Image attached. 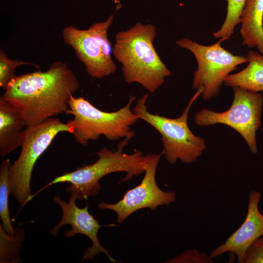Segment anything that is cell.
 Here are the masks:
<instances>
[{
    "label": "cell",
    "instance_id": "cell-16",
    "mask_svg": "<svg viewBox=\"0 0 263 263\" xmlns=\"http://www.w3.org/2000/svg\"><path fill=\"white\" fill-rule=\"evenodd\" d=\"M11 165L9 159H3L0 169V216L2 226L9 235L16 233V230L13 226L10 217L8 207V196L10 194L9 181V172Z\"/></svg>",
    "mask_w": 263,
    "mask_h": 263
},
{
    "label": "cell",
    "instance_id": "cell-5",
    "mask_svg": "<svg viewBox=\"0 0 263 263\" xmlns=\"http://www.w3.org/2000/svg\"><path fill=\"white\" fill-rule=\"evenodd\" d=\"M201 94V91L197 90L181 115L176 118L150 113L146 105L148 94L137 100L132 110L139 119L148 123L159 132L163 147L161 153L170 164H175L178 159L184 163H192L201 156L207 148L205 140L194 135L188 124L189 111Z\"/></svg>",
    "mask_w": 263,
    "mask_h": 263
},
{
    "label": "cell",
    "instance_id": "cell-8",
    "mask_svg": "<svg viewBox=\"0 0 263 263\" xmlns=\"http://www.w3.org/2000/svg\"><path fill=\"white\" fill-rule=\"evenodd\" d=\"M220 41L210 45L200 44L184 38L176 41L179 47L188 50L195 56L197 68L194 73L192 86L201 91L205 100L217 97L225 77L238 66L248 62L247 56L234 55L224 49Z\"/></svg>",
    "mask_w": 263,
    "mask_h": 263
},
{
    "label": "cell",
    "instance_id": "cell-19",
    "mask_svg": "<svg viewBox=\"0 0 263 263\" xmlns=\"http://www.w3.org/2000/svg\"><path fill=\"white\" fill-rule=\"evenodd\" d=\"M31 65L39 68L38 65L21 60L8 57L1 49L0 50V87L5 90L9 82L16 76L15 69L19 66Z\"/></svg>",
    "mask_w": 263,
    "mask_h": 263
},
{
    "label": "cell",
    "instance_id": "cell-20",
    "mask_svg": "<svg viewBox=\"0 0 263 263\" xmlns=\"http://www.w3.org/2000/svg\"><path fill=\"white\" fill-rule=\"evenodd\" d=\"M209 255L199 252L196 249H187L175 257L168 260L169 263H212Z\"/></svg>",
    "mask_w": 263,
    "mask_h": 263
},
{
    "label": "cell",
    "instance_id": "cell-7",
    "mask_svg": "<svg viewBox=\"0 0 263 263\" xmlns=\"http://www.w3.org/2000/svg\"><path fill=\"white\" fill-rule=\"evenodd\" d=\"M120 6L117 5L114 12L105 20L95 22L87 29L69 25L62 31L64 42L73 48L86 72L93 78H103L116 71L117 67L112 57L113 47L108 38V30Z\"/></svg>",
    "mask_w": 263,
    "mask_h": 263
},
{
    "label": "cell",
    "instance_id": "cell-14",
    "mask_svg": "<svg viewBox=\"0 0 263 263\" xmlns=\"http://www.w3.org/2000/svg\"><path fill=\"white\" fill-rule=\"evenodd\" d=\"M263 0H246L240 19L242 43L263 56Z\"/></svg>",
    "mask_w": 263,
    "mask_h": 263
},
{
    "label": "cell",
    "instance_id": "cell-12",
    "mask_svg": "<svg viewBox=\"0 0 263 263\" xmlns=\"http://www.w3.org/2000/svg\"><path fill=\"white\" fill-rule=\"evenodd\" d=\"M261 193L251 190L248 196L247 212L240 227L231 234L224 243L213 249L209 256L220 257L226 252L234 254L239 263H244L246 251L252 244L263 236V214L259 208Z\"/></svg>",
    "mask_w": 263,
    "mask_h": 263
},
{
    "label": "cell",
    "instance_id": "cell-3",
    "mask_svg": "<svg viewBox=\"0 0 263 263\" xmlns=\"http://www.w3.org/2000/svg\"><path fill=\"white\" fill-rule=\"evenodd\" d=\"M130 140H121L115 151L106 147L102 148L94 153L98 156L94 163L83 165L73 171L56 177L34 195H31L29 200L50 186L63 182L68 183L67 192L75 195L77 200L86 199L98 194L101 188L99 180L108 174L124 171L126 176L120 182H124L145 172L151 154L145 155L140 150L132 154L124 152L123 149Z\"/></svg>",
    "mask_w": 263,
    "mask_h": 263
},
{
    "label": "cell",
    "instance_id": "cell-18",
    "mask_svg": "<svg viewBox=\"0 0 263 263\" xmlns=\"http://www.w3.org/2000/svg\"><path fill=\"white\" fill-rule=\"evenodd\" d=\"M227 3V13L220 29L213 33L215 38L223 41L233 35L236 26L240 23V16L246 0H225Z\"/></svg>",
    "mask_w": 263,
    "mask_h": 263
},
{
    "label": "cell",
    "instance_id": "cell-6",
    "mask_svg": "<svg viewBox=\"0 0 263 263\" xmlns=\"http://www.w3.org/2000/svg\"><path fill=\"white\" fill-rule=\"evenodd\" d=\"M62 132L73 134L74 129L69 121L64 123L54 117L24 130L20 154L9 172L10 195L21 207L25 205L31 195V176L36 162L56 136Z\"/></svg>",
    "mask_w": 263,
    "mask_h": 263
},
{
    "label": "cell",
    "instance_id": "cell-1",
    "mask_svg": "<svg viewBox=\"0 0 263 263\" xmlns=\"http://www.w3.org/2000/svg\"><path fill=\"white\" fill-rule=\"evenodd\" d=\"M79 88L72 70L56 61L46 71L16 76L1 97L16 108L27 126H35L66 113L70 97Z\"/></svg>",
    "mask_w": 263,
    "mask_h": 263
},
{
    "label": "cell",
    "instance_id": "cell-15",
    "mask_svg": "<svg viewBox=\"0 0 263 263\" xmlns=\"http://www.w3.org/2000/svg\"><path fill=\"white\" fill-rule=\"evenodd\" d=\"M248 65L241 71L228 75L224 84L258 93L263 92V56L250 50L247 53Z\"/></svg>",
    "mask_w": 263,
    "mask_h": 263
},
{
    "label": "cell",
    "instance_id": "cell-4",
    "mask_svg": "<svg viewBox=\"0 0 263 263\" xmlns=\"http://www.w3.org/2000/svg\"><path fill=\"white\" fill-rule=\"evenodd\" d=\"M135 98L131 95L124 107L115 112H106L83 97L72 95L65 113L74 116L68 121L74 129L73 134L76 141L86 146L90 141L97 140L101 135L111 141L131 139L135 136L131 126L139 119L131 109Z\"/></svg>",
    "mask_w": 263,
    "mask_h": 263
},
{
    "label": "cell",
    "instance_id": "cell-9",
    "mask_svg": "<svg viewBox=\"0 0 263 263\" xmlns=\"http://www.w3.org/2000/svg\"><path fill=\"white\" fill-rule=\"evenodd\" d=\"M232 88L233 101L227 111L217 113L203 109L195 115L194 121L199 126L222 124L232 128L244 138L251 152L256 154V132L261 125L262 95L239 87Z\"/></svg>",
    "mask_w": 263,
    "mask_h": 263
},
{
    "label": "cell",
    "instance_id": "cell-2",
    "mask_svg": "<svg viewBox=\"0 0 263 263\" xmlns=\"http://www.w3.org/2000/svg\"><path fill=\"white\" fill-rule=\"evenodd\" d=\"M156 36L154 25L138 22L117 32L113 47L125 81L138 83L150 93L155 92L171 75L154 47Z\"/></svg>",
    "mask_w": 263,
    "mask_h": 263
},
{
    "label": "cell",
    "instance_id": "cell-11",
    "mask_svg": "<svg viewBox=\"0 0 263 263\" xmlns=\"http://www.w3.org/2000/svg\"><path fill=\"white\" fill-rule=\"evenodd\" d=\"M76 200V196L72 194H70L68 202L58 195L54 198V201L62 209V216L58 224L50 230V233L55 237L63 226L70 225L71 230L64 233L66 238H71L75 234H81L92 241V245L85 251L82 260H92L96 255L103 253L112 263H115L116 261L109 255L108 250L101 245L97 237L99 229L104 225H100L99 221L89 213L87 204L84 207L79 208L75 204Z\"/></svg>",
    "mask_w": 263,
    "mask_h": 263
},
{
    "label": "cell",
    "instance_id": "cell-17",
    "mask_svg": "<svg viewBox=\"0 0 263 263\" xmlns=\"http://www.w3.org/2000/svg\"><path fill=\"white\" fill-rule=\"evenodd\" d=\"M25 237L22 228L11 235L6 233L0 225V263H13L21 262L19 251Z\"/></svg>",
    "mask_w": 263,
    "mask_h": 263
},
{
    "label": "cell",
    "instance_id": "cell-22",
    "mask_svg": "<svg viewBox=\"0 0 263 263\" xmlns=\"http://www.w3.org/2000/svg\"></svg>",
    "mask_w": 263,
    "mask_h": 263
},
{
    "label": "cell",
    "instance_id": "cell-21",
    "mask_svg": "<svg viewBox=\"0 0 263 263\" xmlns=\"http://www.w3.org/2000/svg\"><path fill=\"white\" fill-rule=\"evenodd\" d=\"M244 263H263V236L256 240L248 249Z\"/></svg>",
    "mask_w": 263,
    "mask_h": 263
},
{
    "label": "cell",
    "instance_id": "cell-10",
    "mask_svg": "<svg viewBox=\"0 0 263 263\" xmlns=\"http://www.w3.org/2000/svg\"><path fill=\"white\" fill-rule=\"evenodd\" d=\"M162 154H151L141 183L127 191L123 198L114 204L100 202L98 207L110 209L117 214V222L121 223L133 212L144 208L155 210L159 206H169L176 200L173 191H165L157 186L155 174Z\"/></svg>",
    "mask_w": 263,
    "mask_h": 263
},
{
    "label": "cell",
    "instance_id": "cell-13",
    "mask_svg": "<svg viewBox=\"0 0 263 263\" xmlns=\"http://www.w3.org/2000/svg\"><path fill=\"white\" fill-rule=\"evenodd\" d=\"M27 125L20 113L0 97V155L4 157L20 147Z\"/></svg>",
    "mask_w": 263,
    "mask_h": 263
}]
</instances>
